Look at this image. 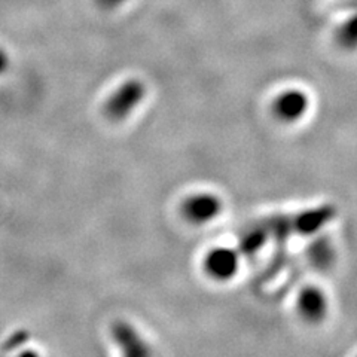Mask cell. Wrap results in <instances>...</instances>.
<instances>
[{
  "instance_id": "1",
  "label": "cell",
  "mask_w": 357,
  "mask_h": 357,
  "mask_svg": "<svg viewBox=\"0 0 357 357\" xmlns=\"http://www.w3.org/2000/svg\"><path fill=\"white\" fill-rule=\"evenodd\" d=\"M143 97H144V86L140 82L137 81L126 82L124 85L119 86L106 102V106H105L106 115L114 121L124 119L139 106Z\"/></svg>"
},
{
  "instance_id": "2",
  "label": "cell",
  "mask_w": 357,
  "mask_h": 357,
  "mask_svg": "<svg viewBox=\"0 0 357 357\" xmlns=\"http://www.w3.org/2000/svg\"><path fill=\"white\" fill-rule=\"evenodd\" d=\"M222 199L210 192H198L189 195L182 204V215L183 218L194 223V225H201L207 223L219 216L222 211Z\"/></svg>"
},
{
  "instance_id": "3",
  "label": "cell",
  "mask_w": 357,
  "mask_h": 357,
  "mask_svg": "<svg viewBox=\"0 0 357 357\" xmlns=\"http://www.w3.org/2000/svg\"><path fill=\"white\" fill-rule=\"evenodd\" d=\"M240 268V255L229 248L211 249L204 259L206 273L218 282H227L236 277Z\"/></svg>"
},
{
  "instance_id": "4",
  "label": "cell",
  "mask_w": 357,
  "mask_h": 357,
  "mask_svg": "<svg viewBox=\"0 0 357 357\" xmlns=\"http://www.w3.org/2000/svg\"><path fill=\"white\" fill-rule=\"evenodd\" d=\"M112 335L119 347L122 357H152L148 342L142 335L126 321H118L112 328Z\"/></svg>"
},
{
  "instance_id": "5",
  "label": "cell",
  "mask_w": 357,
  "mask_h": 357,
  "mask_svg": "<svg viewBox=\"0 0 357 357\" xmlns=\"http://www.w3.org/2000/svg\"><path fill=\"white\" fill-rule=\"evenodd\" d=\"M298 312L307 323H320L328 314V298L317 286H307L299 292Z\"/></svg>"
},
{
  "instance_id": "6",
  "label": "cell",
  "mask_w": 357,
  "mask_h": 357,
  "mask_svg": "<svg viewBox=\"0 0 357 357\" xmlns=\"http://www.w3.org/2000/svg\"><path fill=\"white\" fill-rule=\"evenodd\" d=\"M308 109V98L307 96L299 91V89H287L275 98L273 103L274 115L282 122H296L304 116Z\"/></svg>"
},
{
  "instance_id": "7",
  "label": "cell",
  "mask_w": 357,
  "mask_h": 357,
  "mask_svg": "<svg viewBox=\"0 0 357 357\" xmlns=\"http://www.w3.org/2000/svg\"><path fill=\"white\" fill-rule=\"evenodd\" d=\"M337 215V210L331 204H323L314 208H308L303 213L292 218L294 231L301 234V236H311V234L319 232L323 227Z\"/></svg>"
},
{
  "instance_id": "8",
  "label": "cell",
  "mask_w": 357,
  "mask_h": 357,
  "mask_svg": "<svg viewBox=\"0 0 357 357\" xmlns=\"http://www.w3.org/2000/svg\"><path fill=\"white\" fill-rule=\"evenodd\" d=\"M310 264L320 271H326L335 262V248L328 237H319L307 249Z\"/></svg>"
},
{
  "instance_id": "9",
  "label": "cell",
  "mask_w": 357,
  "mask_h": 357,
  "mask_svg": "<svg viewBox=\"0 0 357 357\" xmlns=\"http://www.w3.org/2000/svg\"><path fill=\"white\" fill-rule=\"evenodd\" d=\"M268 232L264 227V223H258V225H252L248 229H244L240 237V252L243 255L252 258L256 253H259L261 249L268 241Z\"/></svg>"
},
{
  "instance_id": "10",
  "label": "cell",
  "mask_w": 357,
  "mask_h": 357,
  "mask_svg": "<svg viewBox=\"0 0 357 357\" xmlns=\"http://www.w3.org/2000/svg\"><path fill=\"white\" fill-rule=\"evenodd\" d=\"M262 223H264V227L268 232V237H273V240H277L280 243L287 241L289 237L295 232L292 218L284 216V215L273 216V218L266 219Z\"/></svg>"
},
{
  "instance_id": "11",
  "label": "cell",
  "mask_w": 357,
  "mask_h": 357,
  "mask_svg": "<svg viewBox=\"0 0 357 357\" xmlns=\"http://www.w3.org/2000/svg\"><path fill=\"white\" fill-rule=\"evenodd\" d=\"M100 3H102L105 8H115L118 6L121 2H124V0H98Z\"/></svg>"
},
{
  "instance_id": "12",
  "label": "cell",
  "mask_w": 357,
  "mask_h": 357,
  "mask_svg": "<svg viewBox=\"0 0 357 357\" xmlns=\"http://www.w3.org/2000/svg\"><path fill=\"white\" fill-rule=\"evenodd\" d=\"M8 59L5 57V54L2 52V51H0V73H2L3 72V69H5V67H6V61Z\"/></svg>"
}]
</instances>
